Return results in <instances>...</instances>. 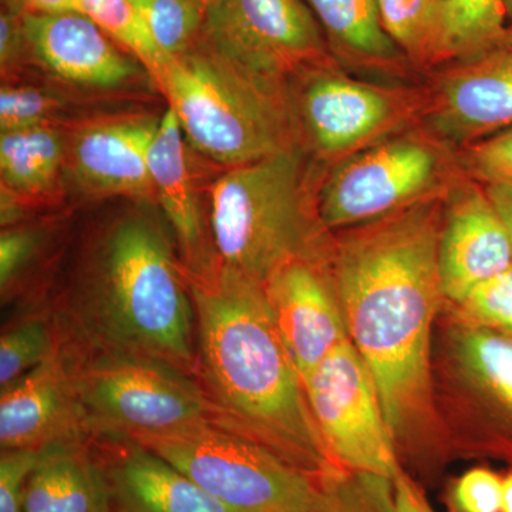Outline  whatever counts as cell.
<instances>
[{"instance_id": "cell-33", "label": "cell", "mask_w": 512, "mask_h": 512, "mask_svg": "<svg viewBox=\"0 0 512 512\" xmlns=\"http://www.w3.org/2000/svg\"><path fill=\"white\" fill-rule=\"evenodd\" d=\"M45 235L36 228H3L0 235V289L2 301L8 302L18 288L19 279L35 262Z\"/></svg>"}, {"instance_id": "cell-41", "label": "cell", "mask_w": 512, "mask_h": 512, "mask_svg": "<svg viewBox=\"0 0 512 512\" xmlns=\"http://www.w3.org/2000/svg\"><path fill=\"white\" fill-rule=\"evenodd\" d=\"M503 47L512 50V26H510V28L507 29V33H505Z\"/></svg>"}, {"instance_id": "cell-1", "label": "cell", "mask_w": 512, "mask_h": 512, "mask_svg": "<svg viewBox=\"0 0 512 512\" xmlns=\"http://www.w3.org/2000/svg\"><path fill=\"white\" fill-rule=\"evenodd\" d=\"M448 191L333 234L330 265L346 329L375 377L394 439L429 412L431 329L446 299L439 244Z\"/></svg>"}, {"instance_id": "cell-38", "label": "cell", "mask_w": 512, "mask_h": 512, "mask_svg": "<svg viewBox=\"0 0 512 512\" xmlns=\"http://www.w3.org/2000/svg\"><path fill=\"white\" fill-rule=\"evenodd\" d=\"M485 188L503 217L505 227L510 234L512 247V188L504 187V185H485Z\"/></svg>"}, {"instance_id": "cell-4", "label": "cell", "mask_w": 512, "mask_h": 512, "mask_svg": "<svg viewBox=\"0 0 512 512\" xmlns=\"http://www.w3.org/2000/svg\"><path fill=\"white\" fill-rule=\"evenodd\" d=\"M305 151L229 168L211 190L208 228L218 269L264 285L298 258H330L333 234L309 194Z\"/></svg>"}, {"instance_id": "cell-18", "label": "cell", "mask_w": 512, "mask_h": 512, "mask_svg": "<svg viewBox=\"0 0 512 512\" xmlns=\"http://www.w3.org/2000/svg\"><path fill=\"white\" fill-rule=\"evenodd\" d=\"M160 121L161 117L126 116L82 128L69 148L79 183L96 194L154 195L148 153Z\"/></svg>"}, {"instance_id": "cell-10", "label": "cell", "mask_w": 512, "mask_h": 512, "mask_svg": "<svg viewBox=\"0 0 512 512\" xmlns=\"http://www.w3.org/2000/svg\"><path fill=\"white\" fill-rule=\"evenodd\" d=\"M200 43L282 94L303 70L335 59L303 0H208Z\"/></svg>"}, {"instance_id": "cell-35", "label": "cell", "mask_w": 512, "mask_h": 512, "mask_svg": "<svg viewBox=\"0 0 512 512\" xmlns=\"http://www.w3.org/2000/svg\"><path fill=\"white\" fill-rule=\"evenodd\" d=\"M40 450L10 448L0 454V512H23L26 485Z\"/></svg>"}, {"instance_id": "cell-36", "label": "cell", "mask_w": 512, "mask_h": 512, "mask_svg": "<svg viewBox=\"0 0 512 512\" xmlns=\"http://www.w3.org/2000/svg\"><path fill=\"white\" fill-rule=\"evenodd\" d=\"M28 53L23 33L22 13L3 10L0 16V64L2 72H9L20 57Z\"/></svg>"}, {"instance_id": "cell-37", "label": "cell", "mask_w": 512, "mask_h": 512, "mask_svg": "<svg viewBox=\"0 0 512 512\" xmlns=\"http://www.w3.org/2000/svg\"><path fill=\"white\" fill-rule=\"evenodd\" d=\"M393 490L396 512H436L423 491L403 471L394 478Z\"/></svg>"}, {"instance_id": "cell-32", "label": "cell", "mask_w": 512, "mask_h": 512, "mask_svg": "<svg viewBox=\"0 0 512 512\" xmlns=\"http://www.w3.org/2000/svg\"><path fill=\"white\" fill-rule=\"evenodd\" d=\"M461 168L484 185L512 188V127L458 151Z\"/></svg>"}, {"instance_id": "cell-39", "label": "cell", "mask_w": 512, "mask_h": 512, "mask_svg": "<svg viewBox=\"0 0 512 512\" xmlns=\"http://www.w3.org/2000/svg\"><path fill=\"white\" fill-rule=\"evenodd\" d=\"M20 13H59L74 10L73 0H16Z\"/></svg>"}, {"instance_id": "cell-14", "label": "cell", "mask_w": 512, "mask_h": 512, "mask_svg": "<svg viewBox=\"0 0 512 512\" xmlns=\"http://www.w3.org/2000/svg\"><path fill=\"white\" fill-rule=\"evenodd\" d=\"M512 266L510 234L487 188L464 174L447 194L439 244L444 298L460 305Z\"/></svg>"}, {"instance_id": "cell-8", "label": "cell", "mask_w": 512, "mask_h": 512, "mask_svg": "<svg viewBox=\"0 0 512 512\" xmlns=\"http://www.w3.org/2000/svg\"><path fill=\"white\" fill-rule=\"evenodd\" d=\"M286 94L299 146L325 170L419 126L427 101L426 87L362 80L336 59L303 70Z\"/></svg>"}, {"instance_id": "cell-7", "label": "cell", "mask_w": 512, "mask_h": 512, "mask_svg": "<svg viewBox=\"0 0 512 512\" xmlns=\"http://www.w3.org/2000/svg\"><path fill=\"white\" fill-rule=\"evenodd\" d=\"M464 174L457 151L419 124L326 170L316 208L323 227L336 234L446 194Z\"/></svg>"}, {"instance_id": "cell-15", "label": "cell", "mask_w": 512, "mask_h": 512, "mask_svg": "<svg viewBox=\"0 0 512 512\" xmlns=\"http://www.w3.org/2000/svg\"><path fill=\"white\" fill-rule=\"evenodd\" d=\"M22 22L28 53L64 82L120 89L148 73L136 57L77 10L23 13Z\"/></svg>"}, {"instance_id": "cell-19", "label": "cell", "mask_w": 512, "mask_h": 512, "mask_svg": "<svg viewBox=\"0 0 512 512\" xmlns=\"http://www.w3.org/2000/svg\"><path fill=\"white\" fill-rule=\"evenodd\" d=\"M153 194L175 238L178 259L187 276H207L217 271L210 228L192 185L185 138L173 111L161 116L160 127L148 153Z\"/></svg>"}, {"instance_id": "cell-23", "label": "cell", "mask_w": 512, "mask_h": 512, "mask_svg": "<svg viewBox=\"0 0 512 512\" xmlns=\"http://www.w3.org/2000/svg\"><path fill=\"white\" fill-rule=\"evenodd\" d=\"M505 0H440L436 69L503 47Z\"/></svg>"}, {"instance_id": "cell-13", "label": "cell", "mask_w": 512, "mask_h": 512, "mask_svg": "<svg viewBox=\"0 0 512 512\" xmlns=\"http://www.w3.org/2000/svg\"><path fill=\"white\" fill-rule=\"evenodd\" d=\"M330 258L293 259L262 285L302 382L349 339Z\"/></svg>"}, {"instance_id": "cell-29", "label": "cell", "mask_w": 512, "mask_h": 512, "mask_svg": "<svg viewBox=\"0 0 512 512\" xmlns=\"http://www.w3.org/2000/svg\"><path fill=\"white\" fill-rule=\"evenodd\" d=\"M313 512H396L393 481L339 471L323 481L322 498Z\"/></svg>"}, {"instance_id": "cell-30", "label": "cell", "mask_w": 512, "mask_h": 512, "mask_svg": "<svg viewBox=\"0 0 512 512\" xmlns=\"http://www.w3.org/2000/svg\"><path fill=\"white\" fill-rule=\"evenodd\" d=\"M60 109V101L45 90L22 84H3L0 90V130L46 126Z\"/></svg>"}, {"instance_id": "cell-2", "label": "cell", "mask_w": 512, "mask_h": 512, "mask_svg": "<svg viewBox=\"0 0 512 512\" xmlns=\"http://www.w3.org/2000/svg\"><path fill=\"white\" fill-rule=\"evenodd\" d=\"M185 278L197 323V379L217 409L215 423L313 476L343 471L316 427L264 286L222 269Z\"/></svg>"}, {"instance_id": "cell-22", "label": "cell", "mask_w": 512, "mask_h": 512, "mask_svg": "<svg viewBox=\"0 0 512 512\" xmlns=\"http://www.w3.org/2000/svg\"><path fill=\"white\" fill-rule=\"evenodd\" d=\"M330 53L346 70L409 76L416 72L384 29L376 0H303Z\"/></svg>"}, {"instance_id": "cell-11", "label": "cell", "mask_w": 512, "mask_h": 512, "mask_svg": "<svg viewBox=\"0 0 512 512\" xmlns=\"http://www.w3.org/2000/svg\"><path fill=\"white\" fill-rule=\"evenodd\" d=\"M302 383L326 450L340 470L392 481L402 473L375 377L350 339Z\"/></svg>"}, {"instance_id": "cell-42", "label": "cell", "mask_w": 512, "mask_h": 512, "mask_svg": "<svg viewBox=\"0 0 512 512\" xmlns=\"http://www.w3.org/2000/svg\"><path fill=\"white\" fill-rule=\"evenodd\" d=\"M505 9H507L508 28L512 26V0H505Z\"/></svg>"}, {"instance_id": "cell-25", "label": "cell", "mask_w": 512, "mask_h": 512, "mask_svg": "<svg viewBox=\"0 0 512 512\" xmlns=\"http://www.w3.org/2000/svg\"><path fill=\"white\" fill-rule=\"evenodd\" d=\"M59 345V330L49 305L16 312L0 336L2 390L55 355Z\"/></svg>"}, {"instance_id": "cell-17", "label": "cell", "mask_w": 512, "mask_h": 512, "mask_svg": "<svg viewBox=\"0 0 512 512\" xmlns=\"http://www.w3.org/2000/svg\"><path fill=\"white\" fill-rule=\"evenodd\" d=\"M111 512H234L205 493L173 464L121 437H93Z\"/></svg>"}, {"instance_id": "cell-26", "label": "cell", "mask_w": 512, "mask_h": 512, "mask_svg": "<svg viewBox=\"0 0 512 512\" xmlns=\"http://www.w3.org/2000/svg\"><path fill=\"white\" fill-rule=\"evenodd\" d=\"M384 29L413 69H436L440 0H376Z\"/></svg>"}, {"instance_id": "cell-24", "label": "cell", "mask_w": 512, "mask_h": 512, "mask_svg": "<svg viewBox=\"0 0 512 512\" xmlns=\"http://www.w3.org/2000/svg\"><path fill=\"white\" fill-rule=\"evenodd\" d=\"M66 151L62 133L49 124L2 133V187L16 198L36 197L52 190Z\"/></svg>"}, {"instance_id": "cell-5", "label": "cell", "mask_w": 512, "mask_h": 512, "mask_svg": "<svg viewBox=\"0 0 512 512\" xmlns=\"http://www.w3.org/2000/svg\"><path fill=\"white\" fill-rule=\"evenodd\" d=\"M154 82L185 141L227 170L299 146L288 96L238 72L200 42L173 57Z\"/></svg>"}, {"instance_id": "cell-27", "label": "cell", "mask_w": 512, "mask_h": 512, "mask_svg": "<svg viewBox=\"0 0 512 512\" xmlns=\"http://www.w3.org/2000/svg\"><path fill=\"white\" fill-rule=\"evenodd\" d=\"M73 5L74 10L92 19L117 45L136 57L153 79L170 62L171 57L158 47L130 0H73Z\"/></svg>"}, {"instance_id": "cell-9", "label": "cell", "mask_w": 512, "mask_h": 512, "mask_svg": "<svg viewBox=\"0 0 512 512\" xmlns=\"http://www.w3.org/2000/svg\"><path fill=\"white\" fill-rule=\"evenodd\" d=\"M133 441L234 512H313L322 498L325 478L212 421Z\"/></svg>"}, {"instance_id": "cell-3", "label": "cell", "mask_w": 512, "mask_h": 512, "mask_svg": "<svg viewBox=\"0 0 512 512\" xmlns=\"http://www.w3.org/2000/svg\"><path fill=\"white\" fill-rule=\"evenodd\" d=\"M49 306L67 345L150 357L197 379L190 286L170 238L146 214L123 215L94 234Z\"/></svg>"}, {"instance_id": "cell-12", "label": "cell", "mask_w": 512, "mask_h": 512, "mask_svg": "<svg viewBox=\"0 0 512 512\" xmlns=\"http://www.w3.org/2000/svg\"><path fill=\"white\" fill-rule=\"evenodd\" d=\"M420 126L461 151L512 127V50L447 64L426 86Z\"/></svg>"}, {"instance_id": "cell-40", "label": "cell", "mask_w": 512, "mask_h": 512, "mask_svg": "<svg viewBox=\"0 0 512 512\" xmlns=\"http://www.w3.org/2000/svg\"><path fill=\"white\" fill-rule=\"evenodd\" d=\"M501 512H512V471L503 478V497H501Z\"/></svg>"}, {"instance_id": "cell-6", "label": "cell", "mask_w": 512, "mask_h": 512, "mask_svg": "<svg viewBox=\"0 0 512 512\" xmlns=\"http://www.w3.org/2000/svg\"><path fill=\"white\" fill-rule=\"evenodd\" d=\"M74 394L92 437L163 436L218 420L194 376L150 357L97 352L60 339Z\"/></svg>"}, {"instance_id": "cell-20", "label": "cell", "mask_w": 512, "mask_h": 512, "mask_svg": "<svg viewBox=\"0 0 512 512\" xmlns=\"http://www.w3.org/2000/svg\"><path fill=\"white\" fill-rule=\"evenodd\" d=\"M453 353L476 396L484 436L497 453L512 458V332L464 322Z\"/></svg>"}, {"instance_id": "cell-34", "label": "cell", "mask_w": 512, "mask_h": 512, "mask_svg": "<svg viewBox=\"0 0 512 512\" xmlns=\"http://www.w3.org/2000/svg\"><path fill=\"white\" fill-rule=\"evenodd\" d=\"M503 477L487 468L467 471L453 485L451 505L456 512H501Z\"/></svg>"}, {"instance_id": "cell-16", "label": "cell", "mask_w": 512, "mask_h": 512, "mask_svg": "<svg viewBox=\"0 0 512 512\" xmlns=\"http://www.w3.org/2000/svg\"><path fill=\"white\" fill-rule=\"evenodd\" d=\"M92 439L62 348L2 390L0 447L43 450L64 441Z\"/></svg>"}, {"instance_id": "cell-21", "label": "cell", "mask_w": 512, "mask_h": 512, "mask_svg": "<svg viewBox=\"0 0 512 512\" xmlns=\"http://www.w3.org/2000/svg\"><path fill=\"white\" fill-rule=\"evenodd\" d=\"M23 512H111L109 487L92 439L40 450L26 485Z\"/></svg>"}, {"instance_id": "cell-28", "label": "cell", "mask_w": 512, "mask_h": 512, "mask_svg": "<svg viewBox=\"0 0 512 512\" xmlns=\"http://www.w3.org/2000/svg\"><path fill=\"white\" fill-rule=\"evenodd\" d=\"M158 47L168 57L184 55L200 42L208 0H130Z\"/></svg>"}, {"instance_id": "cell-31", "label": "cell", "mask_w": 512, "mask_h": 512, "mask_svg": "<svg viewBox=\"0 0 512 512\" xmlns=\"http://www.w3.org/2000/svg\"><path fill=\"white\" fill-rule=\"evenodd\" d=\"M458 308L468 323L512 332V266L478 285Z\"/></svg>"}]
</instances>
